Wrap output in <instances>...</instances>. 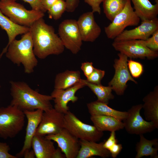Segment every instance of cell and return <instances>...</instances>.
<instances>
[{"mask_svg": "<svg viewBox=\"0 0 158 158\" xmlns=\"http://www.w3.org/2000/svg\"><path fill=\"white\" fill-rule=\"evenodd\" d=\"M128 68L132 76L134 78H138L142 74L143 66L139 62L133 60L131 59L127 61Z\"/></svg>", "mask_w": 158, "mask_h": 158, "instance_id": "cell-30", "label": "cell"}, {"mask_svg": "<svg viewBox=\"0 0 158 158\" xmlns=\"http://www.w3.org/2000/svg\"><path fill=\"white\" fill-rule=\"evenodd\" d=\"M6 53V57L13 63L18 66L22 64L26 73H32L37 65L30 31L23 34L20 40L12 41L8 45Z\"/></svg>", "mask_w": 158, "mask_h": 158, "instance_id": "cell-3", "label": "cell"}, {"mask_svg": "<svg viewBox=\"0 0 158 158\" xmlns=\"http://www.w3.org/2000/svg\"><path fill=\"white\" fill-rule=\"evenodd\" d=\"M108 138L104 142L103 145L104 147L109 150V149L114 144L117 143L116 138L115 131H111Z\"/></svg>", "mask_w": 158, "mask_h": 158, "instance_id": "cell-37", "label": "cell"}, {"mask_svg": "<svg viewBox=\"0 0 158 158\" xmlns=\"http://www.w3.org/2000/svg\"><path fill=\"white\" fill-rule=\"evenodd\" d=\"M23 111L27 120V125L23 145L20 152L16 155L17 158L23 157L25 153L30 150L32 139L41 122L44 111L38 109Z\"/></svg>", "mask_w": 158, "mask_h": 158, "instance_id": "cell-17", "label": "cell"}, {"mask_svg": "<svg viewBox=\"0 0 158 158\" xmlns=\"http://www.w3.org/2000/svg\"></svg>", "mask_w": 158, "mask_h": 158, "instance_id": "cell-42", "label": "cell"}, {"mask_svg": "<svg viewBox=\"0 0 158 158\" xmlns=\"http://www.w3.org/2000/svg\"><path fill=\"white\" fill-rule=\"evenodd\" d=\"M25 117L23 111L14 105L0 108V137H15L23 130Z\"/></svg>", "mask_w": 158, "mask_h": 158, "instance_id": "cell-5", "label": "cell"}, {"mask_svg": "<svg viewBox=\"0 0 158 158\" xmlns=\"http://www.w3.org/2000/svg\"><path fill=\"white\" fill-rule=\"evenodd\" d=\"M66 4V11L68 12H74L78 6L79 0H65Z\"/></svg>", "mask_w": 158, "mask_h": 158, "instance_id": "cell-38", "label": "cell"}, {"mask_svg": "<svg viewBox=\"0 0 158 158\" xmlns=\"http://www.w3.org/2000/svg\"><path fill=\"white\" fill-rule=\"evenodd\" d=\"M57 143L66 158H76L80 148L79 140L63 128L58 133L44 136Z\"/></svg>", "mask_w": 158, "mask_h": 158, "instance_id": "cell-13", "label": "cell"}, {"mask_svg": "<svg viewBox=\"0 0 158 158\" xmlns=\"http://www.w3.org/2000/svg\"><path fill=\"white\" fill-rule=\"evenodd\" d=\"M0 10L15 23L29 28L44 16V13L41 11L27 9L14 0H0Z\"/></svg>", "mask_w": 158, "mask_h": 158, "instance_id": "cell-4", "label": "cell"}, {"mask_svg": "<svg viewBox=\"0 0 158 158\" xmlns=\"http://www.w3.org/2000/svg\"><path fill=\"white\" fill-rule=\"evenodd\" d=\"M112 46L115 50L130 59H143L147 58L152 60L158 56V52L148 48L144 40H133L114 41Z\"/></svg>", "mask_w": 158, "mask_h": 158, "instance_id": "cell-9", "label": "cell"}, {"mask_svg": "<svg viewBox=\"0 0 158 158\" xmlns=\"http://www.w3.org/2000/svg\"><path fill=\"white\" fill-rule=\"evenodd\" d=\"M85 86L88 87L97 97V101L108 104L110 100L113 99L114 95L112 94L111 87L109 86H105L101 84H93L86 80L82 79Z\"/></svg>", "mask_w": 158, "mask_h": 158, "instance_id": "cell-27", "label": "cell"}, {"mask_svg": "<svg viewBox=\"0 0 158 158\" xmlns=\"http://www.w3.org/2000/svg\"><path fill=\"white\" fill-rule=\"evenodd\" d=\"M85 86L81 79L78 83L66 89L54 88L51 95L54 101V108L60 112L67 113L69 111L68 103L70 101L73 103L76 102L78 99L75 95L76 92Z\"/></svg>", "mask_w": 158, "mask_h": 158, "instance_id": "cell-15", "label": "cell"}, {"mask_svg": "<svg viewBox=\"0 0 158 158\" xmlns=\"http://www.w3.org/2000/svg\"><path fill=\"white\" fill-rule=\"evenodd\" d=\"M90 120L99 131H116L124 128L122 121L113 117L106 115L91 116Z\"/></svg>", "mask_w": 158, "mask_h": 158, "instance_id": "cell-24", "label": "cell"}, {"mask_svg": "<svg viewBox=\"0 0 158 158\" xmlns=\"http://www.w3.org/2000/svg\"><path fill=\"white\" fill-rule=\"evenodd\" d=\"M158 30L157 18L142 21L140 25L130 30H125L114 39V41L133 40H146Z\"/></svg>", "mask_w": 158, "mask_h": 158, "instance_id": "cell-14", "label": "cell"}, {"mask_svg": "<svg viewBox=\"0 0 158 158\" xmlns=\"http://www.w3.org/2000/svg\"><path fill=\"white\" fill-rule=\"evenodd\" d=\"M77 23L83 41L93 42L100 35L101 28L95 21L92 11L83 13Z\"/></svg>", "mask_w": 158, "mask_h": 158, "instance_id": "cell-16", "label": "cell"}, {"mask_svg": "<svg viewBox=\"0 0 158 158\" xmlns=\"http://www.w3.org/2000/svg\"><path fill=\"white\" fill-rule=\"evenodd\" d=\"M105 74V71L103 70L95 68L91 74L86 80L90 83L97 85L101 84V81Z\"/></svg>", "mask_w": 158, "mask_h": 158, "instance_id": "cell-31", "label": "cell"}, {"mask_svg": "<svg viewBox=\"0 0 158 158\" xmlns=\"http://www.w3.org/2000/svg\"><path fill=\"white\" fill-rule=\"evenodd\" d=\"M0 26L6 32L8 37V42L0 55V58L6 53L8 45L19 35L23 34L30 30L29 27L17 24L4 15L0 10Z\"/></svg>", "mask_w": 158, "mask_h": 158, "instance_id": "cell-21", "label": "cell"}, {"mask_svg": "<svg viewBox=\"0 0 158 158\" xmlns=\"http://www.w3.org/2000/svg\"><path fill=\"white\" fill-rule=\"evenodd\" d=\"M142 104L132 106L127 111V115L123 120L124 128L131 134H144L151 132L156 129L154 123L145 120L140 114Z\"/></svg>", "mask_w": 158, "mask_h": 158, "instance_id": "cell-11", "label": "cell"}, {"mask_svg": "<svg viewBox=\"0 0 158 158\" xmlns=\"http://www.w3.org/2000/svg\"><path fill=\"white\" fill-rule=\"evenodd\" d=\"M58 33L64 47L74 54L80 50L83 40L77 20L72 19L63 20L59 25Z\"/></svg>", "mask_w": 158, "mask_h": 158, "instance_id": "cell-10", "label": "cell"}, {"mask_svg": "<svg viewBox=\"0 0 158 158\" xmlns=\"http://www.w3.org/2000/svg\"></svg>", "mask_w": 158, "mask_h": 158, "instance_id": "cell-43", "label": "cell"}, {"mask_svg": "<svg viewBox=\"0 0 158 158\" xmlns=\"http://www.w3.org/2000/svg\"><path fill=\"white\" fill-rule=\"evenodd\" d=\"M127 0H104V12L107 18L111 22L116 15L124 8Z\"/></svg>", "mask_w": 158, "mask_h": 158, "instance_id": "cell-28", "label": "cell"}, {"mask_svg": "<svg viewBox=\"0 0 158 158\" xmlns=\"http://www.w3.org/2000/svg\"><path fill=\"white\" fill-rule=\"evenodd\" d=\"M80 67L86 78L91 74L95 68L93 65V63L89 62L82 63Z\"/></svg>", "mask_w": 158, "mask_h": 158, "instance_id": "cell-36", "label": "cell"}, {"mask_svg": "<svg viewBox=\"0 0 158 158\" xmlns=\"http://www.w3.org/2000/svg\"></svg>", "mask_w": 158, "mask_h": 158, "instance_id": "cell-44", "label": "cell"}, {"mask_svg": "<svg viewBox=\"0 0 158 158\" xmlns=\"http://www.w3.org/2000/svg\"><path fill=\"white\" fill-rule=\"evenodd\" d=\"M139 135V141L137 143L135 146L137 154L135 158H140L149 156L151 158H158V138L149 140L144 137L143 134Z\"/></svg>", "mask_w": 158, "mask_h": 158, "instance_id": "cell-25", "label": "cell"}, {"mask_svg": "<svg viewBox=\"0 0 158 158\" xmlns=\"http://www.w3.org/2000/svg\"><path fill=\"white\" fill-rule=\"evenodd\" d=\"M66 6L64 0H57L47 11L49 17L55 20L59 19L66 11Z\"/></svg>", "mask_w": 158, "mask_h": 158, "instance_id": "cell-29", "label": "cell"}, {"mask_svg": "<svg viewBox=\"0 0 158 158\" xmlns=\"http://www.w3.org/2000/svg\"><path fill=\"white\" fill-rule=\"evenodd\" d=\"M118 59L114 60L113 66L115 70L114 76L108 83L112 90L116 94L121 96L124 94L128 85L127 83L131 81L136 84L138 82L131 75L128 70L127 61L128 57L124 54L119 53Z\"/></svg>", "mask_w": 158, "mask_h": 158, "instance_id": "cell-8", "label": "cell"}, {"mask_svg": "<svg viewBox=\"0 0 158 158\" xmlns=\"http://www.w3.org/2000/svg\"><path fill=\"white\" fill-rule=\"evenodd\" d=\"M63 128L80 140L97 142L104 135L94 125L85 123L69 111L64 114Z\"/></svg>", "mask_w": 158, "mask_h": 158, "instance_id": "cell-6", "label": "cell"}, {"mask_svg": "<svg viewBox=\"0 0 158 158\" xmlns=\"http://www.w3.org/2000/svg\"><path fill=\"white\" fill-rule=\"evenodd\" d=\"M80 148L76 158H89L93 156L103 158L111 157L109 151L104 147V142H96L79 139Z\"/></svg>", "mask_w": 158, "mask_h": 158, "instance_id": "cell-20", "label": "cell"}, {"mask_svg": "<svg viewBox=\"0 0 158 158\" xmlns=\"http://www.w3.org/2000/svg\"><path fill=\"white\" fill-rule=\"evenodd\" d=\"M57 0H41V2L44 9L47 11L50 7Z\"/></svg>", "mask_w": 158, "mask_h": 158, "instance_id": "cell-40", "label": "cell"}, {"mask_svg": "<svg viewBox=\"0 0 158 158\" xmlns=\"http://www.w3.org/2000/svg\"><path fill=\"white\" fill-rule=\"evenodd\" d=\"M81 79L79 71L67 70L56 75L54 88L66 89L78 83Z\"/></svg>", "mask_w": 158, "mask_h": 158, "instance_id": "cell-26", "label": "cell"}, {"mask_svg": "<svg viewBox=\"0 0 158 158\" xmlns=\"http://www.w3.org/2000/svg\"><path fill=\"white\" fill-rule=\"evenodd\" d=\"M10 104L21 110L33 111L38 109L46 111L53 108L51 95L40 93L32 89L26 83L11 81Z\"/></svg>", "mask_w": 158, "mask_h": 158, "instance_id": "cell-2", "label": "cell"}, {"mask_svg": "<svg viewBox=\"0 0 158 158\" xmlns=\"http://www.w3.org/2000/svg\"><path fill=\"white\" fill-rule=\"evenodd\" d=\"M10 150L9 145L6 143L0 142V158H17L9 153Z\"/></svg>", "mask_w": 158, "mask_h": 158, "instance_id": "cell-33", "label": "cell"}, {"mask_svg": "<svg viewBox=\"0 0 158 158\" xmlns=\"http://www.w3.org/2000/svg\"><path fill=\"white\" fill-rule=\"evenodd\" d=\"M15 1L18 0H14ZM28 3L32 9L41 11L45 13L47 11L43 7L41 0H21Z\"/></svg>", "mask_w": 158, "mask_h": 158, "instance_id": "cell-35", "label": "cell"}, {"mask_svg": "<svg viewBox=\"0 0 158 158\" xmlns=\"http://www.w3.org/2000/svg\"><path fill=\"white\" fill-rule=\"evenodd\" d=\"M134 11L141 21L156 18L158 14V0L153 4L149 0H130Z\"/></svg>", "mask_w": 158, "mask_h": 158, "instance_id": "cell-22", "label": "cell"}, {"mask_svg": "<svg viewBox=\"0 0 158 158\" xmlns=\"http://www.w3.org/2000/svg\"><path fill=\"white\" fill-rule=\"evenodd\" d=\"M64 114L53 108L44 111L35 135L44 137L59 132L63 128Z\"/></svg>", "mask_w": 158, "mask_h": 158, "instance_id": "cell-12", "label": "cell"}, {"mask_svg": "<svg viewBox=\"0 0 158 158\" xmlns=\"http://www.w3.org/2000/svg\"><path fill=\"white\" fill-rule=\"evenodd\" d=\"M142 108L146 120L152 122L158 128V86H156L143 99Z\"/></svg>", "mask_w": 158, "mask_h": 158, "instance_id": "cell-19", "label": "cell"}, {"mask_svg": "<svg viewBox=\"0 0 158 158\" xmlns=\"http://www.w3.org/2000/svg\"><path fill=\"white\" fill-rule=\"evenodd\" d=\"M151 36L145 40V44L151 50L158 52V30L155 31Z\"/></svg>", "mask_w": 158, "mask_h": 158, "instance_id": "cell-32", "label": "cell"}, {"mask_svg": "<svg viewBox=\"0 0 158 158\" xmlns=\"http://www.w3.org/2000/svg\"><path fill=\"white\" fill-rule=\"evenodd\" d=\"M140 19L135 13L130 0H127L123 10L114 17L111 23L104 27V32L109 39H114L128 26H137Z\"/></svg>", "mask_w": 158, "mask_h": 158, "instance_id": "cell-7", "label": "cell"}, {"mask_svg": "<svg viewBox=\"0 0 158 158\" xmlns=\"http://www.w3.org/2000/svg\"><path fill=\"white\" fill-rule=\"evenodd\" d=\"M36 56L44 59L51 55L62 53L64 47L53 27L46 24L43 18L35 22L30 27Z\"/></svg>", "mask_w": 158, "mask_h": 158, "instance_id": "cell-1", "label": "cell"}, {"mask_svg": "<svg viewBox=\"0 0 158 158\" xmlns=\"http://www.w3.org/2000/svg\"><path fill=\"white\" fill-rule=\"evenodd\" d=\"M122 145L120 144L116 143L109 150L111 156L113 158H116L122 149Z\"/></svg>", "mask_w": 158, "mask_h": 158, "instance_id": "cell-39", "label": "cell"}, {"mask_svg": "<svg viewBox=\"0 0 158 158\" xmlns=\"http://www.w3.org/2000/svg\"><path fill=\"white\" fill-rule=\"evenodd\" d=\"M23 157L25 158H34L35 157L33 150L26 152L24 154Z\"/></svg>", "mask_w": 158, "mask_h": 158, "instance_id": "cell-41", "label": "cell"}, {"mask_svg": "<svg viewBox=\"0 0 158 158\" xmlns=\"http://www.w3.org/2000/svg\"><path fill=\"white\" fill-rule=\"evenodd\" d=\"M31 147L37 158L65 157L59 148H55L52 140L43 136L35 134L32 140Z\"/></svg>", "mask_w": 158, "mask_h": 158, "instance_id": "cell-18", "label": "cell"}, {"mask_svg": "<svg viewBox=\"0 0 158 158\" xmlns=\"http://www.w3.org/2000/svg\"><path fill=\"white\" fill-rule=\"evenodd\" d=\"M87 107L91 116H108L122 121L127 115V111L115 110L109 107L107 104L97 100L87 103Z\"/></svg>", "mask_w": 158, "mask_h": 158, "instance_id": "cell-23", "label": "cell"}, {"mask_svg": "<svg viewBox=\"0 0 158 158\" xmlns=\"http://www.w3.org/2000/svg\"><path fill=\"white\" fill-rule=\"evenodd\" d=\"M104 0H84L85 2L89 5L92 8V12H97L99 14L101 13L100 7L101 4Z\"/></svg>", "mask_w": 158, "mask_h": 158, "instance_id": "cell-34", "label": "cell"}]
</instances>
